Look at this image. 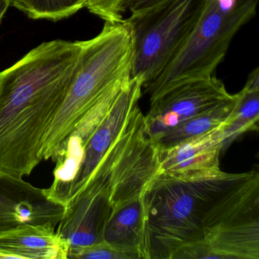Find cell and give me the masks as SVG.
Listing matches in <instances>:
<instances>
[{
	"mask_svg": "<svg viewBox=\"0 0 259 259\" xmlns=\"http://www.w3.org/2000/svg\"><path fill=\"white\" fill-rule=\"evenodd\" d=\"M237 101V95L217 107L189 118L172 130L156 138L159 148H167L191 138L225 128L230 121Z\"/></svg>",
	"mask_w": 259,
	"mask_h": 259,
	"instance_id": "cell-14",
	"label": "cell"
},
{
	"mask_svg": "<svg viewBox=\"0 0 259 259\" xmlns=\"http://www.w3.org/2000/svg\"><path fill=\"white\" fill-rule=\"evenodd\" d=\"M18 10L33 19L59 21L84 8L87 0H10Z\"/></svg>",
	"mask_w": 259,
	"mask_h": 259,
	"instance_id": "cell-16",
	"label": "cell"
},
{
	"mask_svg": "<svg viewBox=\"0 0 259 259\" xmlns=\"http://www.w3.org/2000/svg\"><path fill=\"white\" fill-rule=\"evenodd\" d=\"M159 172V147L147 128L145 115L136 110L119 139L91 177L105 179L112 210L142 196Z\"/></svg>",
	"mask_w": 259,
	"mask_h": 259,
	"instance_id": "cell-7",
	"label": "cell"
},
{
	"mask_svg": "<svg viewBox=\"0 0 259 259\" xmlns=\"http://www.w3.org/2000/svg\"><path fill=\"white\" fill-rule=\"evenodd\" d=\"M224 128L183 141L167 148H159V172L170 174L220 169Z\"/></svg>",
	"mask_w": 259,
	"mask_h": 259,
	"instance_id": "cell-12",
	"label": "cell"
},
{
	"mask_svg": "<svg viewBox=\"0 0 259 259\" xmlns=\"http://www.w3.org/2000/svg\"><path fill=\"white\" fill-rule=\"evenodd\" d=\"M65 207L40 189L0 171V232L20 224L58 225Z\"/></svg>",
	"mask_w": 259,
	"mask_h": 259,
	"instance_id": "cell-10",
	"label": "cell"
},
{
	"mask_svg": "<svg viewBox=\"0 0 259 259\" xmlns=\"http://www.w3.org/2000/svg\"><path fill=\"white\" fill-rule=\"evenodd\" d=\"M233 96L213 75L183 81L150 99L151 107L145 116L147 128L155 139Z\"/></svg>",
	"mask_w": 259,
	"mask_h": 259,
	"instance_id": "cell-8",
	"label": "cell"
},
{
	"mask_svg": "<svg viewBox=\"0 0 259 259\" xmlns=\"http://www.w3.org/2000/svg\"><path fill=\"white\" fill-rule=\"evenodd\" d=\"M81 42H45L0 72V171L28 177L75 73Z\"/></svg>",
	"mask_w": 259,
	"mask_h": 259,
	"instance_id": "cell-2",
	"label": "cell"
},
{
	"mask_svg": "<svg viewBox=\"0 0 259 259\" xmlns=\"http://www.w3.org/2000/svg\"><path fill=\"white\" fill-rule=\"evenodd\" d=\"M11 1L10 0H0V23L2 22L4 15L7 13Z\"/></svg>",
	"mask_w": 259,
	"mask_h": 259,
	"instance_id": "cell-20",
	"label": "cell"
},
{
	"mask_svg": "<svg viewBox=\"0 0 259 259\" xmlns=\"http://www.w3.org/2000/svg\"><path fill=\"white\" fill-rule=\"evenodd\" d=\"M52 224H25L0 232L2 258L67 259L69 242Z\"/></svg>",
	"mask_w": 259,
	"mask_h": 259,
	"instance_id": "cell-11",
	"label": "cell"
},
{
	"mask_svg": "<svg viewBox=\"0 0 259 259\" xmlns=\"http://www.w3.org/2000/svg\"><path fill=\"white\" fill-rule=\"evenodd\" d=\"M257 0H205L189 40L165 70L145 88L150 99L183 81L210 76L239 30L256 13Z\"/></svg>",
	"mask_w": 259,
	"mask_h": 259,
	"instance_id": "cell-4",
	"label": "cell"
},
{
	"mask_svg": "<svg viewBox=\"0 0 259 259\" xmlns=\"http://www.w3.org/2000/svg\"><path fill=\"white\" fill-rule=\"evenodd\" d=\"M168 0H126L124 6L125 13L130 12V14L141 13L160 5Z\"/></svg>",
	"mask_w": 259,
	"mask_h": 259,
	"instance_id": "cell-19",
	"label": "cell"
},
{
	"mask_svg": "<svg viewBox=\"0 0 259 259\" xmlns=\"http://www.w3.org/2000/svg\"><path fill=\"white\" fill-rule=\"evenodd\" d=\"M230 121L223 131V150L228 148L241 135L257 130L259 119V69L255 68L248 75L241 92Z\"/></svg>",
	"mask_w": 259,
	"mask_h": 259,
	"instance_id": "cell-15",
	"label": "cell"
},
{
	"mask_svg": "<svg viewBox=\"0 0 259 259\" xmlns=\"http://www.w3.org/2000/svg\"><path fill=\"white\" fill-rule=\"evenodd\" d=\"M81 42L75 73L64 101L50 126L43 160H55L88 113L114 84L132 77L133 39L125 19L105 22L99 34Z\"/></svg>",
	"mask_w": 259,
	"mask_h": 259,
	"instance_id": "cell-3",
	"label": "cell"
},
{
	"mask_svg": "<svg viewBox=\"0 0 259 259\" xmlns=\"http://www.w3.org/2000/svg\"><path fill=\"white\" fill-rule=\"evenodd\" d=\"M104 241L126 254L130 259H147L142 196L112 210L104 230Z\"/></svg>",
	"mask_w": 259,
	"mask_h": 259,
	"instance_id": "cell-13",
	"label": "cell"
},
{
	"mask_svg": "<svg viewBox=\"0 0 259 259\" xmlns=\"http://www.w3.org/2000/svg\"><path fill=\"white\" fill-rule=\"evenodd\" d=\"M111 211L108 182L104 179L92 180L65 207L56 231L70 248L103 242Z\"/></svg>",
	"mask_w": 259,
	"mask_h": 259,
	"instance_id": "cell-9",
	"label": "cell"
},
{
	"mask_svg": "<svg viewBox=\"0 0 259 259\" xmlns=\"http://www.w3.org/2000/svg\"><path fill=\"white\" fill-rule=\"evenodd\" d=\"M205 0H168L125 20L133 39L132 77L143 89L156 79L176 58L190 37Z\"/></svg>",
	"mask_w": 259,
	"mask_h": 259,
	"instance_id": "cell-6",
	"label": "cell"
},
{
	"mask_svg": "<svg viewBox=\"0 0 259 259\" xmlns=\"http://www.w3.org/2000/svg\"><path fill=\"white\" fill-rule=\"evenodd\" d=\"M68 258L130 259L126 254L104 241L87 246L69 248Z\"/></svg>",
	"mask_w": 259,
	"mask_h": 259,
	"instance_id": "cell-17",
	"label": "cell"
},
{
	"mask_svg": "<svg viewBox=\"0 0 259 259\" xmlns=\"http://www.w3.org/2000/svg\"><path fill=\"white\" fill-rule=\"evenodd\" d=\"M0 258H2V257H1V255H0Z\"/></svg>",
	"mask_w": 259,
	"mask_h": 259,
	"instance_id": "cell-21",
	"label": "cell"
},
{
	"mask_svg": "<svg viewBox=\"0 0 259 259\" xmlns=\"http://www.w3.org/2000/svg\"><path fill=\"white\" fill-rule=\"evenodd\" d=\"M126 0H87L84 7L105 22L116 23L123 20Z\"/></svg>",
	"mask_w": 259,
	"mask_h": 259,
	"instance_id": "cell-18",
	"label": "cell"
},
{
	"mask_svg": "<svg viewBox=\"0 0 259 259\" xmlns=\"http://www.w3.org/2000/svg\"><path fill=\"white\" fill-rule=\"evenodd\" d=\"M142 198L147 259H208L220 232L259 220V174L160 172Z\"/></svg>",
	"mask_w": 259,
	"mask_h": 259,
	"instance_id": "cell-1",
	"label": "cell"
},
{
	"mask_svg": "<svg viewBox=\"0 0 259 259\" xmlns=\"http://www.w3.org/2000/svg\"><path fill=\"white\" fill-rule=\"evenodd\" d=\"M142 90V80L132 77L89 134L83 138H68L54 160L57 163L54 180L47 189L51 200L66 207L81 192L139 108Z\"/></svg>",
	"mask_w": 259,
	"mask_h": 259,
	"instance_id": "cell-5",
	"label": "cell"
}]
</instances>
